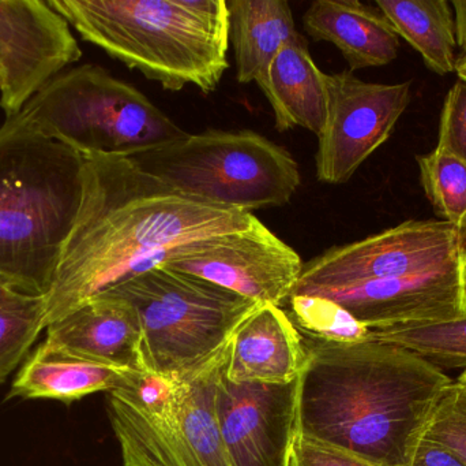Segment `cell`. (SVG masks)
Instances as JSON below:
<instances>
[{
    "mask_svg": "<svg viewBox=\"0 0 466 466\" xmlns=\"http://www.w3.org/2000/svg\"><path fill=\"white\" fill-rule=\"evenodd\" d=\"M257 219L185 196L127 156L84 155L81 204L44 297L46 325L158 267L175 249Z\"/></svg>",
    "mask_w": 466,
    "mask_h": 466,
    "instance_id": "cell-1",
    "label": "cell"
},
{
    "mask_svg": "<svg viewBox=\"0 0 466 466\" xmlns=\"http://www.w3.org/2000/svg\"><path fill=\"white\" fill-rule=\"evenodd\" d=\"M301 337L298 434L374 466H410L453 380L397 345Z\"/></svg>",
    "mask_w": 466,
    "mask_h": 466,
    "instance_id": "cell-2",
    "label": "cell"
},
{
    "mask_svg": "<svg viewBox=\"0 0 466 466\" xmlns=\"http://www.w3.org/2000/svg\"><path fill=\"white\" fill-rule=\"evenodd\" d=\"M82 38L179 92H215L228 70L226 0H48Z\"/></svg>",
    "mask_w": 466,
    "mask_h": 466,
    "instance_id": "cell-3",
    "label": "cell"
},
{
    "mask_svg": "<svg viewBox=\"0 0 466 466\" xmlns=\"http://www.w3.org/2000/svg\"><path fill=\"white\" fill-rule=\"evenodd\" d=\"M84 156L18 112L0 126V281L46 297L82 197Z\"/></svg>",
    "mask_w": 466,
    "mask_h": 466,
    "instance_id": "cell-4",
    "label": "cell"
},
{
    "mask_svg": "<svg viewBox=\"0 0 466 466\" xmlns=\"http://www.w3.org/2000/svg\"><path fill=\"white\" fill-rule=\"evenodd\" d=\"M41 134L84 155H139L183 139L141 90L98 65L68 68L21 109Z\"/></svg>",
    "mask_w": 466,
    "mask_h": 466,
    "instance_id": "cell-5",
    "label": "cell"
},
{
    "mask_svg": "<svg viewBox=\"0 0 466 466\" xmlns=\"http://www.w3.org/2000/svg\"><path fill=\"white\" fill-rule=\"evenodd\" d=\"M106 293L126 298L138 315L147 371L185 379L232 341L262 304L212 282L167 267L152 268Z\"/></svg>",
    "mask_w": 466,
    "mask_h": 466,
    "instance_id": "cell-6",
    "label": "cell"
},
{
    "mask_svg": "<svg viewBox=\"0 0 466 466\" xmlns=\"http://www.w3.org/2000/svg\"><path fill=\"white\" fill-rule=\"evenodd\" d=\"M174 191L251 213L288 204L301 183L285 148L251 130H207L131 156Z\"/></svg>",
    "mask_w": 466,
    "mask_h": 466,
    "instance_id": "cell-7",
    "label": "cell"
},
{
    "mask_svg": "<svg viewBox=\"0 0 466 466\" xmlns=\"http://www.w3.org/2000/svg\"><path fill=\"white\" fill-rule=\"evenodd\" d=\"M232 341L212 360L185 378L179 409L155 420L108 393V416L125 466H232L216 415L218 380Z\"/></svg>",
    "mask_w": 466,
    "mask_h": 466,
    "instance_id": "cell-8",
    "label": "cell"
},
{
    "mask_svg": "<svg viewBox=\"0 0 466 466\" xmlns=\"http://www.w3.org/2000/svg\"><path fill=\"white\" fill-rule=\"evenodd\" d=\"M465 263L466 229L441 219H410L364 240L333 246L304 263L290 295L421 275Z\"/></svg>",
    "mask_w": 466,
    "mask_h": 466,
    "instance_id": "cell-9",
    "label": "cell"
},
{
    "mask_svg": "<svg viewBox=\"0 0 466 466\" xmlns=\"http://www.w3.org/2000/svg\"><path fill=\"white\" fill-rule=\"evenodd\" d=\"M325 85L326 120L315 169L320 182L341 185L388 141L412 100V81L375 84L345 70L325 74Z\"/></svg>",
    "mask_w": 466,
    "mask_h": 466,
    "instance_id": "cell-10",
    "label": "cell"
},
{
    "mask_svg": "<svg viewBox=\"0 0 466 466\" xmlns=\"http://www.w3.org/2000/svg\"><path fill=\"white\" fill-rule=\"evenodd\" d=\"M161 267L212 282L262 305L282 306L304 263L295 249L257 219L248 229L175 249Z\"/></svg>",
    "mask_w": 466,
    "mask_h": 466,
    "instance_id": "cell-11",
    "label": "cell"
},
{
    "mask_svg": "<svg viewBox=\"0 0 466 466\" xmlns=\"http://www.w3.org/2000/svg\"><path fill=\"white\" fill-rule=\"evenodd\" d=\"M82 49L48 0H0V109L5 118L78 62Z\"/></svg>",
    "mask_w": 466,
    "mask_h": 466,
    "instance_id": "cell-12",
    "label": "cell"
},
{
    "mask_svg": "<svg viewBox=\"0 0 466 466\" xmlns=\"http://www.w3.org/2000/svg\"><path fill=\"white\" fill-rule=\"evenodd\" d=\"M226 369L218 380L216 415L232 466L289 465L300 378L284 385L235 383Z\"/></svg>",
    "mask_w": 466,
    "mask_h": 466,
    "instance_id": "cell-13",
    "label": "cell"
},
{
    "mask_svg": "<svg viewBox=\"0 0 466 466\" xmlns=\"http://www.w3.org/2000/svg\"><path fill=\"white\" fill-rule=\"evenodd\" d=\"M370 330L449 322L466 312V263L421 275L314 290Z\"/></svg>",
    "mask_w": 466,
    "mask_h": 466,
    "instance_id": "cell-14",
    "label": "cell"
},
{
    "mask_svg": "<svg viewBox=\"0 0 466 466\" xmlns=\"http://www.w3.org/2000/svg\"><path fill=\"white\" fill-rule=\"evenodd\" d=\"M46 339L86 360L145 371L138 315L114 293H103L46 326Z\"/></svg>",
    "mask_w": 466,
    "mask_h": 466,
    "instance_id": "cell-15",
    "label": "cell"
},
{
    "mask_svg": "<svg viewBox=\"0 0 466 466\" xmlns=\"http://www.w3.org/2000/svg\"><path fill=\"white\" fill-rule=\"evenodd\" d=\"M306 367L303 337L281 306L265 304L233 334L226 375L235 383L284 385Z\"/></svg>",
    "mask_w": 466,
    "mask_h": 466,
    "instance_id": "cell-16",
    "label": "cell"
},
{
    "mask_svg": "<svg viewBox=\"0 0 466 466\" xmlns=\"http://www.w3.org/2000/svg\"><path fill=\"white\" fill-rule=\"evenodd\" d=\"M303 27L312 40L336 46L352 73L389 65L399 55L400 37L385 14L359 0H315Z\"/></svg>",
    "mask_w": 466,
    "mask_h": 466,
    "instance_id": "cell-17",
    "label": "cell"
},
{
    "mask_svg": "<svg viewBox=\"0 0 466 466\" xmlns=\"http://www.w3.org/2000/svg\"><path fill=\"white\" fill-rule=\"evenodd\" d=\"M325 74L315 65L306 38L298 33L255 81L273 109L279 133L298 126L320 133L326 120Z\"/></svg>",
    "mask_w": 466,
    "mask_h": 466,
    "instance_id": "cell-18",
    "label": "cell"
},
{
    "mask_svg": "<svg viewBox=\"0 0 466 466\" xmlns=\"http://www.w3.org/2000/svg\"><path fill=\"white\" fill-rule=\"evenodd\" d=\"M130 372L79 357L46 339L25 361L7 397L70 404L98 391L119 390Z\"/></svg>",
    "mask_w": 466,
    "mask_h": 466,
    "instance_id": "cell-19",
    "label": "cell"
},
{
    "mask_svg": "<svg viewBox=\"0 0 466 466\" xmlns=\"http://www.w3.org/2000/svg\"><path fill=\"white\" fill-rule=\"evenodd\" d=\"M226 2L236 79L249 84L268 70L279 49L298 35L292 8L285 0Z\"/></svg>",
    "mask_w": 466,
    "mask_h": 466,
    "instance_id": "cell-20",
    "label": "cell"
},
{
    "mask_svg": "<svg viewBox=\"0 0 466 466\" xmlns=\"http://www.w3.org/2000/svg\"><path fill=\"white\" fill-rule=\"evenodd\" d=\"M399 37L423 57L432 73L446 76L456 71V21L448 0H377Z\"/></svg>",
    "mask_w": 466,
    "mask_h": 466,
    "instance_id": "cell-21",
    "label": "cell"
},
{
    "mask_svg": "<svg viewBox=\"0 0 466 466\" xmlns=\"http://www.w3.org/2000/svg\"><path fill=\"white\" fill-rule=\"evenodd\" d=\"M44 328L46 298L0 281V385L21 364Z\"/></svg>",
    "mask_w": 466,
    "mask_h": 466,
    "instance_id": "cell-22",
    "label": "cell"
},
{
    "mask_svg": "<svg viewBox=\"0 0 466 466\" xmlns=\"http://www.w3.org/2000/svg\"><path fill=\"white\" fill-rule=\"evenodd\" d=\"M369 338L412 350L441 371H466V312L449 322L370 330Z\"/></svg>",
    "mask_w": 466,
    "mask_h": 466,
    "instance_id": "cell-23",
    "label": "cell"
},
{
    "mask_svg": "<svg viewBox=\"0 0 466 466\" xmlns=\"http://www.w3.org/2000/svg\"><path fill=\"white\" fill-rule=\"evenodd\" d=\"M420 182L441 221L466 229V161L435 148L416 156Z\"/></svg>",
    "mask_w": 466,
    "mask_h": 466,
    "instance_id": "cell-24",
    "label": "cell"
},
{
    "mask_svg": "<svg viewBox=\"0 0 466 466\" xmlns=\"http://www.w3.org/2000/svg\"><path fill=\"white\" fill-rule=\"evenodd\" d=\"M287 312L301 336L328 342L367 341L370 328L352 315L320 295H290Z\"/></svg>",
    "mask_w": 466,
    "mask_h": 466,
    "instance_id": "cell-25",
    "label": "cell"
},
{
    "mask_svg": "<svg viewBox=\"0 0 466 466\" xmlns=\"http://www.w3.org/2000/svg\"><path fill=\"white\" fill-rule=\"evenodd\" d=\"M125 399L134 409L155 420L172 418L185 396V379H174L155 372L131 371L127 383L111 391Z\"/></svg>",
    "mask_w": 466,
    "mask_h": 466,
    "instance_id": "cell-26",
    "label": "cell"
},
{
    "mask_svg": "<svg viewBox=\"0 0 466 466\" xmlns=\"http://www.w3.org/2000/svg\"><path fill=\"white\" fill-rule=\"evenodd\" d=\"M424 438L451 449L466 462V386L459 380L443 394Z\"/></svg>",
    "mask_w": 466,
    "mask_h": 466,
    "instance_id": "cell-27",
    "label": "cell"
},
{
    "mask_svg": "<svg viewBox=\"0 0 466 466\" xmlns=\"http://www.w3.org/2000/svg\"><path fill=\"white\" fill-rule=\"evenodd\" d=\"M437 150L466 161V81L457 79L441 112Z\"/></svg>",
    "mask_w": 466,
    "mask_h": 466,
    "instance_id": "cell-28",
    "label": "cell"
},
{
    "mask_svg": "<svg viewBox=\"0 0 466 466\" xmlns=\"http://www.w3.org/2000/svg\"><path fill=\"white\" fill-rule=\"evenodd\" d=\"M289 466H374L347 451L301 437L296 431Z\"/></svg>",
    "mask_w": 466,
    "mask_h": 466,
    "instance_id": "cell-29",
    "label": "cell"
},
{
    "mask_svg": "<svg viewBox=\"0 0 466 466\" xmlns=\"http://www.w3.org/2000/svg\"><path fill=\"white\" fill-rule=\"evenodd\" d=\"M410 466H466L451 449L423 438L413 454Z\"/></svg>",
    "mask_w": 466,
    "mask_h": 466,
    "instance_id": "cell-30",
    "label": "cell"
},
{
    "mask_svg": "<svg viewBox=\"0 0 466 466\" xmlns=\"http://www.w3.org/2000/svg\"><path fill=\"white\" fill-rule=\"evenodd\" d=\"M451 7L456 21L457 46L461 48V54L466 52V0H453Z\"/></svg>",
    "mask_w": 466,
    "mask_h": 466,
    "instance_id": "cell-31",
    "label": "cell"
},
{
    "mask_svg": "<svg viewBox=\"0 0 466 466\" xmlns=\"http://www.w3.org/2000/svg\"><path fill=\"white\" fill-rule=\"evenodd\" d=\"M456 73L460 79H464V81H466V52L460 55L459 63H457Z\"/></svg>",
    "mask_w": 466,
    "mask_h": 466,
    "instance_id": "cell-32",
    "label": "cell"
},
{
    "mask_svg": "<svg viewBox=\"0 0 466 466\" xmlns=\"http://www.w3.org/2000/svg\"><path fill=\"white\" fill-rule=\"evenodd\" d=\"M457 380H459L460 383H462V385L466 386V371L462 372V374L460 375V378Z\"/></svg>",
    "mask_w": 466,
    "mask_h": 466,
    "instance_id": "cell-33",
    "label": "cell"
},
{
    "mask_svg": "<svg viewBox=\"0 0 466 466\" xmlns=\"http://www.w3.org/2000/svg\"><path fill=\"white\" fill-rule=\"evenodd\" d=\"M288 466H289V465H288Z\"/></svg>",
    "mask_w": 466,
    "mask_h": 466,
    "instance_id": "cell-34",
    "label": "cell"
}]
</instances>
